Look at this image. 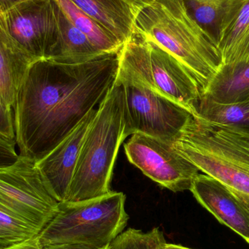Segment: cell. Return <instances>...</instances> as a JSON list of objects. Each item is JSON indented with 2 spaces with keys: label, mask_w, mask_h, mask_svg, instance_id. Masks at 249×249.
Wrapping results in <instances>:
<instances>
[{
  "label": "cell",
  "mask_w": 249,
  "mask_h": 249,
  "mask_svg": "<svg viewBox=\"0 0 249 249\" xmlns=\"http://www.w3.org/2000/svg\"><path fill=\"white\" fill-rule=\"evenodd\" d=\"M119 54L81 62L32 63L13 108L18 155L39 160L99 107L118 78Z\"/></svg>",
  "instance_id": "obj_1"
},
{
  "label": "cell",
  "mask_w": 249,
  "mask_h": 249,
  "mask_svg": "<svg viewBox=\"0 0 249 249\" xmlns=\"http://www.w3.org/2000/svg\"><path fill=\"white\" fill-rule=\"evenodd\" d=\"M135 29L188 70L200 96L223 66L217 42L192 18L184 0H154L136 12Z\"/></svg>",
  "instance_id": "obj_2"
},
{
  "label": "cell",
  "mask_w": 249,
  "mask_h": 249,
  "mask_svg": "<svg viewBox=\"0 0 249 249\" xmlns=\"http://www.w3.org/2000/svg\"><path fill=\"white\" fill-rule=\"evenodd\" d=\"M174 145L199 171L223 184L249 209V133L193 116Z\"/></svg>",
  "instance_id": "obj_3"
},
{
  "label": "cell",
  "mask_w": 249,
  "mask_h": 249,
  "mask_svg": "<svg viewBox=\"0 0 249 249\" xmlns=\"http://www.w3.org/2000/svg\"><path fill=\"white\" fill-rule=\"evenodd\" d=\"M124 129V86L117 78L85 138L65 201H82L110 193L115 160L126 138Z\"/></svg>",
  "instance_id": "obj_4"
},
{
  "label": "cell",
  "mask_w": 249,
  "mask_h": 249,
  "mask_svg": "<svg viewBox=\"0 0 249 249\" xmlns=\"http://www.w3.org/2000/svg\"><path fill=\"white\" fill-rule=\"evenodd\" d=\"M125 199L124 193L111 191L89 200L61 202L55 216L38 235L41 245L86 244L109 248L128 222Z\"/></svg>",
  "instance_id": "obj_5"
},
{
  "label": "cell",
  "mask_w": 249,
  "mask_h": 249,
  "mask_svg": "<svg viewBox=\"0 0 249 249\" xmlns=\"http://www.w3.org/2000/svg\"><path fill=\"white\" fill-rule=\"evenodd\" d=\"M119 56L120 71L136 77L194 115L200 90L188 70L169 53L135 29L123 45Z\"/></svg>",
  "instance_id": "obj_6"
},
{
  "label": "cell",
  "mask_w": 249,
  "mask_h": 249,
  "mask_svg": "<svg viewBox=\"0 0 249 249\" xmlns=\"http://www.w3.org/2000/svg\"><path fill=\"white\" fill-rule=\"evenodd\" d=\"M124 86L126 137L136 133L175 142L193 118L190 109L136 77L118 71Z\"/></svg>",
  "instance_id": "obj_7"
},
{
  "label": "cell",
  "mask_w": 249,
  "mask_h": 249,
  "mask_svg": "<svg viewBox=\"0 0 249 249\" xmlns=\"http://www.w3.org/2000/svg\"><path fill=\"white\" fill-rule=\"evenodd\" d=\"M59 203L44 181L36 161L18 155L0 166V211L41 232L52 220Z\"/></svg>",
  "instance_id": "obj_8"
},
{
  "label": "cell",
  "mask_w": 249,
  "mask_h": 249,
  "mask_svg": "<svg viewBox=\"0 0 249 249\" xmlns=\"http://www.w3.org/2000/svg\"><path fill=\"white\" fill-rule=\"evenodd\" d=\"M127 159L152 181L174 193L190 190L199 169L174 142L136 133L124 146Z\"/></svg>",
  "instance_id": "obj_9"
},
{
  "label": "cell",
  "mask_w": 249,
  "mask_h": 249,
  "mask_svg": "<svg viewBox=\"0 0 249 249\" xmlns=\"http://www.w3.org/2000/svg\"><path fill=\"white\" fill-rule=\"evenodd\" d=\"M15 42L35 61L50 59L59 40L53 0H28L0 14Z\"/></svg>",
  "instance_id": "obj_10"
},
{
  "label": "cell",
  "mask_w": 249,
  "mask_h": 249,
  "mask_svg": "<svg viewBox=\"0 0 249 249\" xmlns=\"http://www.w3.org/2000/svg\"><path fill=\"white\" fill-rule=\"evenodd\" d=\"M97 110L92 109L61 143L36 162L50 191L60 203L67 199L85 138Z\"/></svg>",
  "instance_id": "obj_11"
},
{
  "label": "cell",
  "mask_w": 249,
  "mask_h": 249,
  "mask_svg": "<svg viewBox=\"0 0 249 249\" xmlns=\"http://www.w3.org/2000/svg\"><path fill=\"white\" fill-rule=\"evenodd\" d=\"M190 191L219 222L231 228L249 244V209L236 196L206 174H197Z\"/></svg>",
  "instance_id": "obj_12"
},
{
  "label": "cell",
  "mask_w": 249,
  "mask_h": 249,
  "mask_svg": "<svg viewBox=\"0 0 249 249\" xmlns=\"http://www.w3.org/2000/svg\"><path fill=\"white\" fill-rule=\"evenodd\" d=\"M35 61L0 22V100L7 109H13L25 76Z\"/></svg>",
  "instance_id": "obj_13"
},
{
  "label": "cell",
  "mask_w": 249,
  "mask_h": 249,
  "mask_svg": "<svg viewBox=\"0 0 249 249\" xmlns=\"http://www.w3.org/2000/svg\"><path fill=\"white\" fill-rule=\"evenodd\" d=\"M112 33L121 43L135 31L136 11L124 0H71Z\"/></svg>",
  "instance_id": "obj_14"
},
{
  "label": "cell",
  "mask_w": 249,
  "mask_h": 249,
  "mask_svg": "<svg viewBox=\"0 0 249 249\" xmlns=\"http://www.w3.org/2000/svg\"><path fill=\"white\" fill-rule=\"evenodd\" d=\"M223 66L249 62V0L225 22L218 40Z\"/></svg>",
  "instance_id": "obj_15"
},
{
  "label": "cell",
  "mask_w": 249,
  "mask_h": 249,
  "mask_svg": "<svg viewBox=\"0 0 249 249\" xmlns=\"http://www.w3.org/2000/svg\"><path fill=\"white\" fill-rule=\"evenodd\" d=\"M200 97L222 105L249 100V62L222 66Z\"/></svg>",
  "instance_id": "obj_16"
},
{
  "label": "cell",
  "mask_w": 249,
  "mask_h": 249,
  "mask_svg": "<svg viewBox=\"0 0 249 249\" xmlns=\"http://www.w3.org/2000/svg\"><path fill=\"white\" fill-rule=\"evenodd\" d=\"M53 1L59 27V40L50 59L63 63L81 62L105 53L99 51L89 38L71 23L57 3Z\"/></svg>",
  "instance_id": "obj_17"
},
{
  "label": "cell",
  "mask_w": 249,
  "mask_h": 249,
  "mask_svg": "<svg viewBox=\"0 0 249 249\" xmlns=\"http://www.w3.org/2000/svg\"><path fill=\"white\" fill-rule=\"evenodd\" d=\"M67 18L81 31L91 43L105 53L121 51L123 44L96 20L79 8L71 0H54Z\"/></svg>",
  "instance_id": "obj_18"
},
{
  "label": "cell",
  "mask_w": 249,
  "mask_h": 249,
  "mask_svg": "<svg viewBox=\"0 0 249 249\" xmlns=\"http://www.w3.org/2000/svg\"><path fill=\"white\" fill-rule=\"evenodd\" d=\"M193 116L211 122L231 124L249 133V100L222 105L200 97L195 105Z\"/></svg>",
  "instance_id": "obj_19"
},
{
  "label": "cell",
  "mask_w": 249,
  "mask_h": 249,
  "mask_svg": "<svg viewBox=\"0 0 249 249\" xmlns=\"http://www.w3.org/2000/svg\"><path fill=\"white\" fill-rule=\"evenodd\" d=\"M192 18L218 44L228 0H184Z\"/></svg>",
  "instance_id": "obj_20"
},
{
  "label": "cell",
  "mask_w": 249,
  "mask_h": 249,
  "mask_svg": "<svg viewBox=\"0 0 249 249\" xmlns=\"http://www.w3.org/2000/svg\"><path fill=\"white\" fill-rule=\"evenodd\" d=\"M166 243L163 232L159 228L143 232L129 228L124 231L108 249H162Z\"/></svg>",
  "instance_id": "obj_21"
},
{
  "label": "cell",
  "mask_w": 249,
  "mask_h": 249,
  "mask_svg": "<svg viewBox=\"0 0 249 249\" xmlns=\"http://www.w3.org/2000/svg\"><path fill=\"white\" fill-rule=\"evenodd\" d=\"M40 233L29 224L0 211V249L18 244Z\"/></svg>",
  "instance_id": "obj_22"
},
{
  "label": "cell",
  "mask_w": 249,
  "mask_h": 249,
  "mask_svg": "<svg viewBox=\"0 0 249 249\" xmlns=\"http://www.w3.org/2000/svg\"><path fill=\"white\" fill-rule=\"evenodd\" d=\"M16 141L0 134V166L10 165L18 158Z\"/></svg>",
  "instance_id": "obj_23"
},
{
  "label": "cell",
  "mask_w": 249,
  "mask_h": 249,
  "mask_svg": "<svg viewBox=\"0 0 249 249\" xmlns=\"http://www.w3.org/2000/svg\"><path fill=\"white\" fill-rule=\"evenodd\" d=\"M0 134L15 140L13 109H7L0 100Z\"/></svg>",
  "instance_id": "obj_24"
},
{
  "label": "cell",
  "mask_w": 249,
  "mask_h": 249,
  "mask_svg": "<svg viewBox=\"0 0 249 249\" xmlns=\"http://www.w3.org/2000/svg\"><path fill=\"white\" fill-rule=\"evenodd\" d=\"M38 235L3 249H42Z\"/></svg>",
  "instance_id": "obj_25"
},
{
  "label": "cell",
  "mask_w": 249,
  "mask_h": 249,
  "mask_svg": "<svg viewBox=\"0 0 249 249\" xmlns=\"http://www.w3.org/2000/svg\"><path fill=\"white\" fill-rule=\"evenodd\" d=\"M42 249H108L86 244H65L48 246Z\"/></svg>",
  "instance_id": "obj_26"
},
{
  "label": "cell",
  "mask_w": 249,
  "mask_h": 249,
  "mask_svg": "<svg viewBox=\"0 0 249 249\" xmlns=\"http://www.w3.org/2000/svg\"><path fill=\"white\" fill-rule=\"evenodd\" d=\"M244 0H228L227 3L226 13H225V18L223 23L233 14L234 12L238 8V6L244 1Z\"/></svg>",
  "instance_id": "obj_27"
},
{
  "label": "cell",
  "mask_w": 249,
  "mask_h": 249,
  "mask_svg": "<svg viewBox=\"0 0 249 249\" xmlns=\"http://www.w3.org/2000/svg\"><path fill=\"white\" fill-rule=\"evenodd\" d=\"M28 0H0V14Z\"/></svg>",
  "instance_id": "obj_28"
},
{
  "label": "cell",
  "mask_w": 249,
  "mask_h": 249,
  "mask_svg": "<svg viewBox=\"0 0 249 249\" xmlns=\"http://www.w3.org/2000/svg\"><path fill=\"white\" fill-rule=\"evenodd\" d=\"M124 1H127L130 5H131L136 13L139 9L150 4L154 0H124Z\"/></svg>",
  "instance_id": "obj_29"
},
{
  "label": "cell",
  "mask_w": 249,
  "mask_h": 249,
  "mask_svg": "<svg viewBox=\"0 0 249 249\" xmlns=\"http://www.w3.org/2000/svg\"><path fill=\"white\" fill-rule=\"evenodd\" d=\"M165 246L169 249H193L183 247V246L179 245V244H168V243H166Z\"/></svg>",
  "instance_id": "obj_30"
},
{
  "label": "cell",
  "mask_w": 249,
  "mask_h": 249,
  "mask_svg": "<svg viewBox=\"0 0 249 249\" xmlns=\"http://www.w3.org/2000/svg\"><path fill=\"white\" fill-rule=\"evenodd\" d=\"M166 243H165V244H164L163 247H162V249H169L168 248V247H166V246H165V244H166Z\"/></svg>",
  "instance_id": "obj_31"
}]
</instances>
